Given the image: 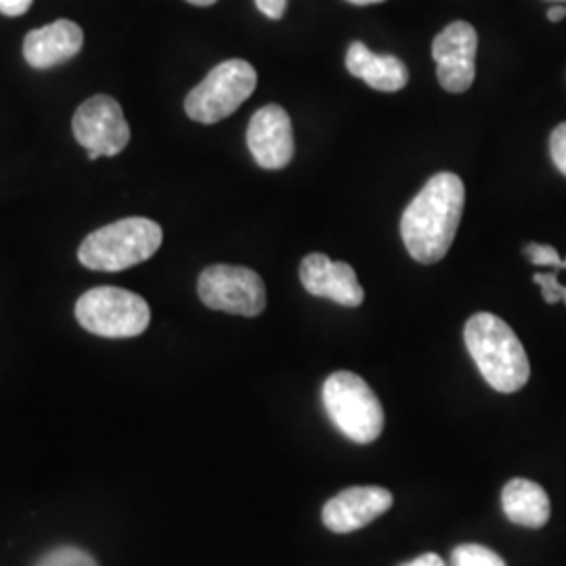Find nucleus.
Returning <instances> with one entry per match:
<instances>
[{"label":"nucleus","mask_w":566,"mask_h":566,"mask_svg":"<svg viewBox=\"0 0 566 566\" xmlns=\"http://www.w3.org/2000/svg\"><path fill=\"white\" fill-rule=\"evenodd\" d=\"M464 181L453 172L430 177L422 191L405 208L401 238L413 261H443L455 240L464 212Z\"/></svg>","instance_id":"nucleus-1"},{"label":"nucleus","mask_w":566,"mask_h":566,"mask_svg":"<svg viewBox=\"0 0 566 566\" xmlns=\"http://www.w3.org/2000/svg\"><path fill=\"white\" fill-rule=\"evenodd\" d=\"M465 348L486 385L512 395L525 388L531 365L514 329L493 313H476L464 327Z\"/></svg>","instance_id":"nucleus-2"},{"label":"nucleus","mask_w":566,"mask_h":566,"mask_svg":"<svg viewBox=\"0 0 566 566\" xmlns=\"http://www.w3.org/2000/svg\"><path fill=\"white\" fill-rule=\"evenodd\" d=\"M163 227L149 219H124L93 231L78 248L86 269L116 273L149 261L163 245Z\"/></svg>","instance_id":"nucleus-3"},{"label":"nucleus","mask_w":566,"mask_h":566,"mask_svg":"<svg viewBox=\"0 0 566 566\" xmlns=\"http://www.w3.org/2000/svg\"><path fill=\"white\" fill-rule=\"evenodd\" d=\"M322 399L329 420L346 439L369 446L382 434L385 409L361 376L353 371L332 374L325 380Z\"/></svg>","instance_id":"nucleus-4"},{"label":"nucleus","mask_w":566,"mask_h":566,"mask_svg":"<svg viewBox=\"0 0 566 566\" xmlns=\"http://www.w3.org/2000/svg\"><path fill=\"white\" fill-rule=\"evenodd\" d=\"M76 319L86 332L102 338H135L149 327L151 311L139 294L102 285L78 298Z\"/></svg>","instance_id":"nucleus-5"},{"label":"nucleus","mask_w":566,"mask_h":566,"mask_svg":"<svg viewBox=\"0 0 566 566\" xmlns=\"http://www.w3.org/2000/svg\"><path fill=\"white\" fill-rule=\"evenodd\" d=\"M256 70L243 60L219 63L185 99L191 120L217 124L229 118L256 88Z\"/></svg>","instance_id":"nucleus-6"},{"label":"nucleus","mask_w":566,"mask_h":566,"mask_svg":"<svg viewBox=\"0 0 566 566\" xmlns=\"http://www.w3.org/2000/svg\"><path fill=\"white\" fill-rule=\"evenodd\" d=\"M198 294L208 308L229 315L259 317L266 306V287L261 275L248 266L212 264L198 280Z\"/></svg>","instance_id":"nucleus-7"},{"label":"nucleus","mask_w":566,"mask_h":566,"mask_svg":"<svg viewBox=\"0 0 566 566\" xmlns=\"http://www.w3.org/2000/svg\"><path fill=\"white\" fill-rule=\"evenodd\" d=\"M72 130L76 142L88 151V160L114 158L130 142V126L120 103L107 95H95L74 114Z\"/></svg>","instance_id":"nucleus-8"},{"label":"nucleus","mask_w":566,"mask_h":566,"mask_svg":"<svg viewBox=\"0 0 566 566\" xmlns=\"http://www.w3.org/2000/svg\"><path fill=\"white\" fill-rule=\"evenodd\" d=\"M479 34L468 21H453L432 42L437 78L447 93H465L476 78Z\"/></svg>","instance_id":"nucleus-9"},{"label":"nucleus","mask_w":566,"mask_h":566,"mask_svg":"<svg viewBox=\"0 0 566 566\" xmlns=\"http://www.w3.org/2000/svg\"><path fill=\"white\" fill-rule=\"evenodd\" d=\"M248 149L261 168L280 170L294 158L292 120L282 105H264L248 126Z\"/></svg>","instance_id":"nucleus-10"},{"label":"nucleus","mask_w":566,"mask_h":566,"mask_svg":"<svg viewBox=\"0 0 566 566\" xmlns=\"http://www.w3.org/2000/svg\"><path fill=\"white\" fill-rule=\"evenodd\" d=\"M392 507V493L385 486H350L332 497L322 518L332 533H353L380 518Z\"/></svg>","instance_id":"nucleus-11"},{"label":"nucleus","mask_w":566,"mask_h":566,"mask_svg":"<svg viewBox=\"0 0 566 566\" xmlns=\"http://www.w3.org/2000/svg\"><path fill=\"white\" fill-rule=\"evenodd\" d=\"M301 282L311 296L327 298L348 308L361 306L364 287L350 264L334 263L322 252L304 256L301 263Z\"/></svg>","instance_id":"nucleus-12"},{"label":"nucleus","mask_w":566,"mask_h":566,"mask_svg":"<svg viewBox=\"0 0 566 566\" xmlns=\"http://www.w3.org/2000/svg\"><path fill=\"white\" fill-rule=\"evenodd\" d=\"M84 44L81 25L70 20H57L39 30H32L23 41V57L36 67L49 70L76 57Z\"/></svg>","instance_id":"nucleus-13"},{"label":"nucleus","mask_w":566,"mask_h":566,"mask_svg":"<svg viewBox=\"0 0 566 566\" xmlns=\"http://www.w3.org/2000/svg\"><path fill=\"white\" fill-rule=\"evenodd\" d=\"M346 70L380 93H397L409 82V72L395 55H376L364 42H353L346 53Z\"/></svg>","instance_id":"nucleus-14"},{"label":"nucleus","mask_w":566,"mask_h":566,"mask_svg":"<svg viewBox=\"0 0 566 566\" xmlns=\"http://www.w3.org/2000/svg\"><path fill=\"white\" fill-rule=\"evenodd\" d=\"M502 507L510 523L525 528L547 525L552 506L546 489L528 479H512L502 491Z\"/></svg>","instance_id":"nucleus-15"},{"label":"nucleus","mask_w":566,"mask_h":566,"mask_svg":"<svg viewBox=\"0 0 566 566\" xmlns=\"http://www.w3.org/2000/svg\"><path fill=\"white\" fill-rule=\"evenodd\" d=\"M451 566H507L493 549L479 544H462L451 552Z\"/></svg>","instance_id":"nucleus-16"},{"label":"nucleus","mask_w":566,"mask_h":566,"mask_svg":"<svg viewBox=\"0 0 566 566\" xmlns=\"http://www.w3.org/2000/svg\"><path fill=\"white\" fill-rule=\"evenodd\" d=\"M36 566H99L97 560L81 547L61 546L44 554Z\"/></svg>","instance_id":"nucleus-17"},{"label":"nucleus","mask_w":566,"mask_h":566,"mask_svg":"<svg viewBox=\"0 0 566 566\" xmlns=\"http://www.w3.org/2000/svg\"><path fill=\"white\" fill-rule=\"evenodd\" d=\"M523 252H525L528 263L537 264V266H552L556 271L563 269V259H560L558 250L547 243H528Z\"/></svg>","instance_id":"nucleus-18"},{"label":"nucleus","mask_w":566,"mask_h":566,"mask_svg":"<svg viewBox=\"0 0 566 566\" xmlns=\"http://www.w3.org/2000/svg\"><path fill=\"white\" fill-rule=\"evenodd\" d=\"M533 282L542 287V296L547 304H566V287L558 282L556 273H537L533 275Z\"/></svg>","instance_id":"nucleus-19"},{"label":"nucleus","mask_w":566,"mask_h":566,"mask_svg":"<svg viewBox=\"0 0 566 566\" xmlns=\"http://www.w3.org/2000/svg\"><path fill=\"white\" fill-rule=\"evenodd\" d=\"M549 154L556 168L566 177V122L558 124L549 137Z\"/></svg>","instance_id":"nucleus-20"},{"label":"nucleus","mask_w":566,"mask_h":566,"mask_svg":"<svg viewBox=\"0 0 566 566\" xmlns=\"http://www.w3.org/2000/svg\"><path fill=\"white\" fill-rule=\"evenodd\" d=\"M259 11L266 15L269 20H282L285 9H287V0H254Z\"/></svg>","instance_id":"nucleus-21"},{"label":"nucleus","mask_w":566,"mask_h":566,"mask_svg":"<svg viewBox=\"0 0 566 566\" xmlns=\"http://www.w3.org/2000/svg\"><path fill=\"white\" fill-rule=\"evenodd\" d=\"M34 0H0V13L7 18H18L23 15Z\"/></svg>","instance_id":"nucleus-22"},{"label":"nucleus","mask_w":566,"mask_h":566,"mask_svg":"<svg viewBox=\"0 0 566 566\" xmlns=\"http://www.w3.org/2000/svg\"><path fill=\"white\" fill-rule=\"evenodd\" d=\"M401 566H447L446 560L439 556V554H432V552H428V554H422V556H418V558H413V560H409V563H405Z\"/></svg>","instance_id":"nucleus-23"},{"label":"nucleus","mask_w":566,"mask_h":566,"mask_svg":"<svg viewBox=\"0 0 566 566\" xmlns=\"http://www.w3.org/2000/svg\"><path fill=\"white\" fill-rule=\"evenodd\" d=\"M566 18V7L563 4H558V7H552L549 11H547V20L554 21V23H558V21H563Z\"/></svg>","instance_id":"nucleus-24"},{"label":"nucleus","mask_w":566,"mask_h":566,"mask_svg":"<svg viewBox=\"0 0 566 566\" xmlns=\"http://www.w3.org/2000/svg\"><path fill=\"white\" fill-rule=\"evenodd\" d=\"M350 4H357V7H367V4H378V2H385V0H346Z\"/></svg>","instance_id":"nucleus-25"},{"label":"nucleus","mask_w":566,"mask_h":566,"mask_svg":"<svg viewBox=\"0 0 566 566\" xmlns=\"http://www.w3.org/2000/svg\"><path fill=\"white\" fill-rule=\"evenodd\" d=\"M189 4H196V7H210V4H214L217 0H187Z\"/></svg>","instance_id":"nucleus-26"},{"label":"nucleus","mask_w":566,"mask_h":566,"mask_svg":"<svg viewBox=\"0 0 566 566\" xmlns=\"http://www.w3.org/2000/svg\"><path fill=\"white\" fill-rule=\"evenodd\" d=\"M552 2H566V0H552Z\"/></svg>","instance_id":"nucleus-27"},{"label":"nucleus","mask_w":566,"mask_h":566,"mask_svg":"<svg viewBox=\"0 0 566 566\" xmlns=\"http://www.w3.org/2000/svg\"><path fill=\"white\" fill-rule=\"evenodd\" d=\"M563 269H566V261H563Z\"/></svg>","instance_id":"nucleus-28"}]
</instances>
